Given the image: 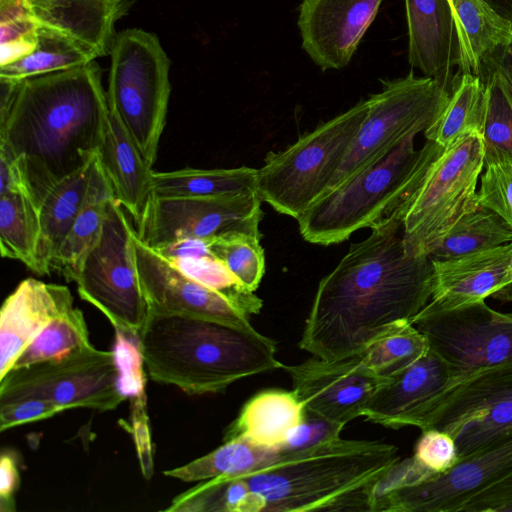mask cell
Wrapping results in <instances>:
<instances>
[{
  "label": "cell",
  "mask_w": 512,
  "mask_h": 512,
  "mask_svg": "<svg viewBox=\"0 0 512 512\" xmlns=\"http://www.w3.org/2000/svg\"><path fill=\"white\" fill-rule=\"evenodd\" d=\"M499 16L512 24V0H484Z\"/></svg>",
  "instance_id": "cell-52"
},
{
  "label": "cell",
  "mask_w": 512,
  "mask_h": 512,
  "mask_svg": "<svg viewBox=\"0 0 512 512\" xmlns=\"http://www.w3.org/2000/svg\"><path fill=\"white\" fill-rule=\"evenodd\" d=\"M262 500L243 476H218L175 497L166 511L260 512Z\"/></svg>",
  "instance_id": "cell-36"
},
{
  "label": "cell",
  "mask_w": 512,
  "mask_h": 512,
  "mask_svg": "<svg viewBox=\"0 0 512 512\" xmlns=\"http://www.w3.org/2000/svg\"><path fill=\"white\" fill-rule=\"evenodd\" d=\"M279 454L277 449L234 437L190 463L164 471V475L184 482L205 481L218 476H241L264 467Z\"/></svg>",
  "instance_id": "cell-32"
},
{
  "label": "cell",
  "mask_w": 512,
  "mask_h": 512,
  "mask_svg": "<svg viewBox=\"0 0 512 512\" xmlns=\"http://www.w3.org/2000/svg\"><path fill=\"white\" fill-rule=\"evenodd\" d=\"M478 204L497 213L512 229V161L484 166Z\"/></svg>",
  "instance_id": "cell-42"
},
{
  "label": "cell",
  "mask_w": 512,
  "mask_h": 512,
  "mask_svg": "<svg viewBox=\"0 0 512 512\" xmlns=\"http://www.w3.org/2000/svg\"><path fill=\"white\" fill-rule=\"evenodd\" d=\"M98 158L115 199L137 221L152 193L153 169L110 108L98 148Z\"/></svg>",
  "instance_id": "cell-24"
},
{
  "label": "cell",
  "mask_w": 512,
  "mask_h": 512,
  "mask_svg": "<svg viewBox=\"0 0 512 512\" xmlns=\"http://www.w3.org/2000/svg\"><path fill=\"white\" fill-rule=\"evenodd\" d=\"M20 483L16 455L13 451L3 450L0 458V510H16L15 495Z\"/></svg>",
  "instance_id": "cell-49"
},
{
  "label": "cell",
  "mask_w": 512,
  "mask_h": 512,
  "mask_svg": "<svg viewBox=\"0 0 512 512\" xmlns=\"http://www.w3.org/2000/svg\"><path fill=\"white\" fill-rule=\"evenodd\" d=\"M0 143L23 162L36 202L98 153L109 107L102 69L86 65L0 80Z\"/></svg>",
  "instance_id": "cell-2"
},
{
  "label": "cell",
  "mask_w": 512,
  "mask_h": 512,
  "mask_svg": "<svg viewBox=\"0 0 512 512\" xmlns=\"http://www.w3.org/2000/svg\"><path fill=\"white\" fill-rule=\"evenodd\" d=\"M413 456L435 473L446 472L458 461L457 446L452 436L435 428L422 431Z\"/></svg>",
  "instance_id": "cell-43"
},
{
  "label": "cell",
  "mask_w": 512,
  "mask_h": 512,
  "mask_svg": "<svg viewBox=\"0 0 512 512\" xmlns=\"http://www.w3.org/2000/svg\"><path fill=\"white\" fill-rule=\"evenodd\" d=\"M39 237V205L32 193L0 194L1 255L22 262L36 273Z\"/></svg>",
  "instance_id": "cell-33"
},
{
  "label": "cell",
  "mask_w": 512,
  "mask_h": 512,
  "mask_svg": "<svg viewBox=\"0 0 512 512\" xmlns=\"http://www.w3.org/2000/svg\"><path fill=\"white\" fill-rule=\"evenodd\" d=\"M511 253L512 242L450 259L432 260L434 292L422 310L448 312L485 301L505 285Z\"/></svg>",
  "instance_id": "cell-20"
},
{
  "label": "cell",
  "mask_w": 512,
  "mask_h": 512,
  "mask_svg": "<svg viewBox=\"0 0 512 512\" xmlns=\"http://www.w3.org/2000/svg\"><path fill=\"white\" fill-rule=\"evenodd\" d=\"M383 0H302L298 28L302 48L322 70L346 67Z\"/></svg>",
  "instance_id": "cell-18"
},
{
  "label": "cell",
  "mask_w": 512,
  "mask_h": 512,
  "mask_svg": "<svg viewBox=\"0 0 512 512\" xmlns=\"http://www.w3.org/2000/svg\"><path fill=\"white\" fill-rule=\"evenodd\" d=\"M257 191V169L183 168L152 174V193L162 197H219Z\"/></svg>",
  "instance_id": "cell-30"
},
{
  "label": "cell",
  "mask_w": 512,
  "mask_h": 512,
  "mask_svg": "<svg viewBox=\"0 0 512 512\" xmlns=\"http://www.w3.org/2000/svg\"><path fill=\"white\" fill-rule=\"evenodd\" d=\"M486 109L483 80L477 75L462 73L456 80L446 108L425 130V137L446 149L469 133L482 134Z\"/></svg>",
  "instance_id": "cell-31"
},
{
  "label": "cell",
  "mask_w": 512,
  "mask_h": 512,
  "mask_svg": "<svg viewBox=\"0 0 512 512\" xmlns=\"http://www.w3.org/2000/svg\"><path fill=\"white\" fill-rule=\"evenodd\" d=\"M305 407L295 391L272 389L253 396L226 431L225 440L242 437L277 449L303 420Z\"/></svg>",
  "instance_id": "cell-26"
},
{
  "label": "cell",
  "mask_w": 512,
  "mask_h": 512,
  "mask_svg": "<svg viewBox=\"0 0 512 512\" xmlns=\"http://www.w3.org/2000/svg\"><path fill=\"white\" fill-rule=\"evenodd\" d=\"M138 348L153 381L189 395L221 393L240 379L283 366L276 343L254 328L150 311Z\"/></svg>",
  "instance_id": "cell-3"
},
{
  "label": "cell",
  "mask_w": 512,
  "mask_h": 512,
  "mask_svg": "<svg viewBox=\"0 0 512 512\" xmlns=\"http://www.w3.org/2000/svg\"><path fill=\"white\" fill-rule=\"evenodd\" d=\"M512 472V437L458 461L443 473L373 499L371 512H460L481 489Z\"/></svg>",
  "instance_id": "cell-15"
},
{
  "label": "cell",
  "mask_w": 512,
  "mask_h": 512,
  "mask_svg": "<svg viewBox=\"0 0 512 512\" xmlns=\"http://www.w3.org/2000/svg\"><path fill=\"white\" fill-rule=\"evenodd\" d=\"M487 95L484 129V166L512 161V109L496 74L482 73Z\"/></svg>",
  "instance_id": "cell-39"
},
{
  "label": "cell",
  "mask_w": 512,
  "mask_h": 512,
  "mask_svg": "<svg viewBox=\"0 0 512 512\" xmlns=\"http://www.w3.org/2000/svg\"><path fill=\"white\" fill-rule=\"evenodd\" d=\"M408 26V59L424 76L450 93L465 66V51L450 0H404ZM459 74V75H460Z\"/></svg>",
  "instance_id": "cell-19"
},
{
  "label": "cell",
  "mask_w": 512,
  "mask_h": 512,
  "mask_svg": "<svg viewBox=\"0 0 512 512\" xmlns=\"http://www.w3.org/2000/svg\"><path fill=\"white\" fill-rule=\"evenodd\" d=\"M89 344L83 313L73 307L53 318L37 334L16 359L12 369L56 359Z\"/></svg>",
  "instance_id": "cell-37"
},
{
  "label": "cell",
  "mask_w": 512,
  "mask_h": 512,
  "mask_svg": "<svg viewBox=\"0 0 512 512\" xmlns=\"http://www.w3.org/2000/svg\"><path fill=\"white\" fill-rule=\"evenodd\" d=\"M97 55L60 33L38 27V41L32 52L0 67V80L17 82L86 65Z\"/></svg>",
  "instance_id": "cell-34"
},
{
  "label": "cell",
  "mask_w": 512,
  "mask_h": 512,
  "mask_svg": "<svg viewBox=\"0 0 512 512\" xmlns=\"http://www.w3.org/2000/svg\"><path fill=\"white\" fill-rule=\"evenodd\" d=\"M260 238L233 233L209 240L208 248L242 287L254 292L265 272L264 250Z\"/></svg>",
  "instance_id": "cell-40"
},
{
  "label": "cell",
  "mask_w": 512,
  "mask_h": 512,
  "mask_svg": "<svg viewBox=\"0 0 512 512\" xmlns=\"http://www.w3.org/2000/svg\"><path fill=\"white\" fill-rule=\"evenodd\" d=\"M23 2V0H0V8L12 6Z\"/></svg>",
  "instance_id": "cell-53"
},
{
  "label": "cell",
  "mask_w": 512,
  "mask_h": 512,
  "mask_svg": "<svg viewBox=\"0 0 512 512\" xmlns=\"http://www.w3.org/2000/svg\"><path fill=\"white\" fill-rule=\"evenodd\" d=\"M134 233L123 206L110 199L102 233L74 281L79 296L99 309L116 331L138 340L149 308L139 280Z\"/></svg>",
  "instance_id": "cell-10"
},
{
  "label": "cell",
  "mask_w": 512,
  "mask_h": 512,
  "mask_svg": "<svg viewBox=\"0 0 512 512\" xmlns=\"http://www.w3.org/2000/svg\"><path fill=\"white\" fill-rule=\"evenodd\" d=\"M262 202L257 191L219 197L151 193L136 221V234L154 249L181 239L212 240L233 233L261 239Z\"/></svg>",
  "instance_id": "cell-13"
},
{
  "label": "cell",
  "mask_w": 512,
  "mask_h": 512,
  "mask_svg": "<svg viewBox=\"0 0 512 512\" xmlns=\"http://www.w3.org/2000/svg\"><path fill=\"white\" fill-rule=\"evenodd\" d=\"M11 191L32 193L21 158L0 143V194Z\"/></svg>",
  "instance_id": "cell-48"
},
{
  "label": "cell",
  "mask_w": 512,
  "mask_h": 512,
  "mask_svg": "<svg viewBox=\"0 0 512 512\" xmlns=\"http://www.w3.org/2000/svg\"><path fill=\"white\" fill-rule=\"evenodd\" d=\"M208 242L209 240L203 239H181L155 250L180 272L225 295L249 316L258 314L262 308V300L254 292L242 287L226 267L211 254Z\"/></svg>",
  "instance_id": "cell-27"
},
{
  "label": "cell",
  "mask_w": 512,
  "mask_h": 512,
  "mask_svg": "<svg viewBox=\"0 0 512 512\" xmlns=\"http://www.w3.org/2000/svg\"><path fill=\"white\" fill-rule=\"evenodd\" d=\"M512 242V229L494 211L479 206L465 214L429 255L445 260Z\"/></svg>",
  "instance_id": "cell-35"
},
{
  "label": "cell",
  "mask_w": 512,
  "mask_h": 512,
  "mask_svg": "<svg viewBox=\"0 0 512 512\" xmlns=\"http://www.w3.org/2000/svg\"><path fill=\"white\" fill-rule=\"evenodd\" d=\"M139 280L150 312L201 318L253 329L249 315L225 295L183 274L154 248L133 236Z\"/></svg>",
  "instance_id": "cell-17"
},
{
  "label": "cell",
  "mask_w": 512,
  "mask_h": 512,
  "mask_svg": "<svg viewBox=\"0 0 512 512\" xmlns=\"http://www.w3.org/2000/svg\"><path fill=\"white\" fill-rule=\"evenodd\" d=\"M96 160L97 155L56 182L41 199L36 274L52 272L53 260L85 203Z\"/></svg>",
  "instance_id": "cell-25"
},
{
  "label": "cell",
  "mask_w": 512,
  "mask_h": 512,
  "mask_svg": "<svg viewBox=\"0 0 512 512\" xmlns=\"http://www.w3.org/2000/svg\"><path fill=\"white\" fill-rule=\"evenodd\" d=\"M112 198L115 196L97 153L85 203L53 260L52 272L74 281L84 258L102 233L107 203Z\"/></svg>",
  "instance_id": "cell-28"
},
{
  "label": "cell",
  "mask_w": 512,
  "mask_h": 512,
  "mask_svg": "<svg viewBox=\"0 0 512 512\" xmlns=\"http://www.w3.org/2000/svg\"><path fill=\"white\" fill-rule=\"evenodd\" d=\"M454 377L452 367L430 347L420 359L376 390L363 416L387 428L412 426L424 405Z\"/></svg>",
  "instance_id": "cell-22"
},
{
  "label": "cell",
  "mask_w": 512,
  "mask_h": 512,
  "mask_svg": "<svg viewBox=\"0 0 512 512\" xmlns=\"http://www.w3.org/2000/svg\"><path fill=\"white\" fill-rule=\"evenodd\" d=\"M434 285L432 260L406 252L403 222L392 216L352 244L319 282L298 345L324 360L356 355L410 322L430 301Z\"/></svg>",
  "instance_id": "cell-1"
},
{
  "label": "cell",
  "mask_w": 512,
  "mask_h": 512,
  "mask_svg": "<svg viewBox=\"0 0 512 512\" xmlns=\"http://www.w3.org/2000/svg\"><path fill=\"white\" fill-rule=\"evenodd\" d=\"M429 342L411 322H404L370 343L361 356L377 375L391 378L429 350Z\"/></svg>",
  "instance_id": "cell-38"
},
{
  "label": "cell",
  "mask_w": 512,
  "mask_h": 512,
  "mask_svg": "<svg viewBox=\"0 0 512 512\" xmlns=\"http://www.w3.org/2000/svg\"><path fill=\"white\" fill-rule=\"evenodd\" d=\"M502 317L509 321V322H512V312H509V313H501Z\"/></svg>",
  "instance_id": "cell-54"
},
{
  "label": "cell",
  "mask_w": 512,
  "mask_h": 512,
  "mask_svg": "<svg viewBox=\"0 0 512 512\" xmlns=\"http://www.w3.org/2000/svg\"><path fill=\"white\" fill-rule=\"evenodd\" d=\"M484 169L482 134L461 137L431 165L403 219V240L411 256H429L451 228L477 209V184Z\"/></svg>",
  "instance_id": "cell-8"
},
{
  "label": "cell",
  "mask_w": 512,
  "mask_h": 512,
  "mask_svg": "<svg viewBox=\"0 0 512 512\" xmlns=\"http://www.w3.org/2000/svg\"><path fill=\"white\" fill-rule=\"evenodd\" d=\"M73 307V296L66 286L34 278L23 280L0 311V378L53 318Z\"/></svg>",
  "instance_id": "cell-21"
},
{
  "label": "cell",
  "mask_w": 512,
  "mask_h": 512,
  "mask_svg": "<svg viewBox=\"0 0 512 512\" xmlns=\"http://www.w3.org/2000/svg\"><path fill=\"white\" fill-rule=\"evenodd\" d=\"M410 322L452 367L453 380L478 371L512 368V322L485 301L448 312L421 310Z\"/></svg>",
  "instance_id": "cell-14"
},
{
  "label": "cell",
  "mask_w": 512,
  "mask_h": 512,
  "mask_svg": "<svg viewBox=\"0 0 512 512\" xmlns=\"http://www.w3.org/2000/svg\"><path fill=\"white\" fill-rule=\"evenodd\" d=\"M282 368L306 411L342 426L363 416L373 394L389 379L374 373L361 353L336 360L313 357Z\"/></svg>",
  "instance_id": "cell-16"
},
{
  "label": "cell",
  "mask_w": 512,
  "mask_h": 512,
  "mask_svg": "<svg viewBox=\"0 0 512 512\" xmlns=\"http://www.w3.org/2000/svg\"><path fill=\"white\" fill-rule=\"evenodd\" d=\"M450 2L464 45L465 66L462 73L481 78L485 60L500 48L512 44V24L494 12L484 0Z\"/></svg>",
  "instance_id": "cell-29"
},
{
  "label": "cell",
  "mask_w": 512,
  "mask_h": 512,
  "mask_svg": "<svg viewBox=\"0 0 512 512\" xmlns=\"http://www.w3.org/2000/svg\"><path fill=\"white\" fill-rule=\"evenodd\" d=\"M379 441L334 439L279 456L241 475L263 511H368L374 484L400 460Z\"/></svg>",
  "instance_id": "cell-4"
},
{
  "label": "cell",
  "mask_w": 512,
  "mask_h": 512,
  "mask_svg": "<svg viewBox=\"0 0 512 512\" xmlns=\"http://www.w3.org/2000/svg\"><path fill=\"white\" fill-rule=\"evenodd\" d=\"M28 397L48 399L63 411H109L126 399L114 351L98 350L91 343L56 359L12 369L0 378V403Z\"/></svg>",
  "instance_id": "cell-12"
},
{
  "label": "cell",
  "mask_w": 512,
  "mask_h": 512,
  "mask_svg": "<svg viewBox=\"0 0 512 512\" xmlns=\"http://www.w3.org/2000/svg\"><path fill=\"white\" fill-rule=\"evenodd\" d=\"M463 512H512V472L471 496Z\"/></svg>",
  "instance_id": "cell-47"
},
{
  "label": "cell",
  "mask_w": 512,
  "mask_h": 512,
  "mask_svg": "<svg viewBox=\"0 0 512 512\" xmlns=\"http://www.w3.org/2000/svg\"><path fill=\"white\" fill-rule=\"evenodd\" d=\"M497 301L504 303H512V253L509 262V268L505 285L491 295Z\"/></svg>",
  "instance_id": "cell-51"
},
{
  "label": "cell",
  "mask_w": 512,
  "mask_h": 512,
  "mask_svg": "<svg viewBox=\"0 0 512 512\" xmlns=\"http://www.w3.org/2000/svg\"><path fill=\"white\" fill-rule=\"evenodd\" d=\"M369 110L362 100L320 124L257 169V192L275 211L298 219L329 187Z\"/></svg>",
  "instance_id": "cell-6"
},
{
  "label": "cell",
  "mask_w": 512,
  "mask_h": 512,
  "mask_svg": "<svg viewBox=\"0 0 512 512\" xmlns=\"http://www.w3.org/2000/svg\"><path fill=\"white\" fill-rule=\"evenodd\" d=\"M381 83V91L367 99L368 114L327 190L379 161L408 137L425 132L451 94L437 80L412 73Z\"/></svg>",
  "instance_id": "cell-11"
},
{
  "label": "cell",
  "mask_w": 512,
  "mask_h": 512,
  "mask_svg": "<svg viewBox=\"0 0 512 512\" xmlns=\"http://www.w3.org/2000/svg\"><path fill=\"white\" fill-rule=\"evenodd\" d=\"M410 136L374 164L325 191L297 219L307 242L328 246L395 216L404 219L414 195L444 148L427 139L414 147Z\"/></svg>",
  "instance_id": "cell-5"
},
{
  "label": "cell",
  "mask_w": 512,
  "mask_h": 512,
  "mask_svg": "<svg viewBox=\"0 0 512 512\" xmlns=\"http://www.w3.org/2000/svg\"><path fill=\"white\" fill-rule=\"evenodd\" d=\"M38 27L60 33L93 51L108 56L114 43L116 23L130 11L135 0H23Z\"/></svg>",
  "instance_id": "cell-23"
},
{
  "label": "cell",
  "mask_w": 512,
  "mask_h": 512,
  "mask_svg": "<svg viewBox=\"0 0 512 512\" xmlns=\"http://www.w3.org/2000/svg\"><path fill=\"white\" fill-rule=\"evenodd\" d=\"M412 426L449 433L458 461L512 437V368L451 381L424 405Z\"/></svg>",
  "instance_id": "cell-9"
},
{
  "label": "cell",
  "mask_w": 512,
  "mask_h": 512,
  "mask_svg": "<svg viewBox=\"0 0 512 512\" xmlns=\"http://www.w3.org/2000/svg\"><path fill=\"white\" fill-rule=\"evenodd\" d=\"M344 426L305 410L303 420L277 448L280 453L307 449L340 438Z\"/></svg>",
  "instance_id": "cell-44"
},
{
  "label": "cell",
  "mask_w": 512,
  "mask_h": 512,
  "mask_svg": "<svg viewBox=\"0 0 512 512\" xmlns=\"http://www.w3.org/2000/svg\"><path fill=\"white\" fill-rule=\"evenodd\" d=\"M62 411L54 402L38 397L0 403V431L47 419Z\"/></svg>",
  "instance_id": "cell-46"
},
{
  "label": "cell",
  "mask_w": 512,
  "mask_h": 512,
  "mask_svg": "<svg viewBox=\"0 0 512 512\" xmlns=\"http://www.w3.org/2000/svg\"><path fill=\"white\" fill-rule=\"evenodd\" d=\"M109 56L108 107L153 167L171 94L170 58L158 36L141 28L117 33Z\"/></svg>",
  "instance_id": "cell-7"
},
{
  "label": "cell",
  "mask_w": 512,
  "mask_h": 512,
  "mask_svg": "<svg viewBox=\"0 0 512 512\" xmlns=\"http://www.w3.org/2000/svg\"><path fill=\"white\" fill-rule=\"evenodd\" d=\"M37 41L38 25L23 2L0 8V67L32 52Z\"/></svg>",
  "instance_id": "cell-41"
},
{
  "label": "cell",
  "mask_w": 512,
  "mask_h": 512,
  "mask_svg": "<svg viewBox=\"0 0 512 512\" xmlns=\"http://www.w3.org/2000/svg\"><path fill=\"white\" fill-rule=\"evenodd\" d=\"M485 68L491 69L496 74L512 109V44L500 48L488 57L484 62L483 70Z\"/></svg>",
  "instance_id": "cell-50"
},
{
  "label": "cell",
  "mask_w": 512,
  "mask_h": 512,
  "mask_svg": "<svg viewBox=\"0 0 512 512\" xmlns=\"http://www.w3.org/2000/svg\"><path fill=\"white\" fill-rule=\"evenodd\" d=\"M116 331V330H115ZM119 370V386L125 396L143 393L142 357L138 340L116 331V345L113 350Z\"/></svg>",
  "instance_id": "cell-45"
}]
</instances>
